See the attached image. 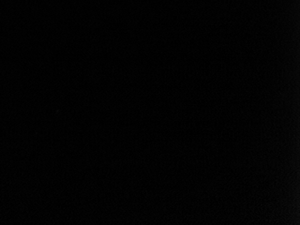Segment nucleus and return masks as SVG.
Here are the masks:
<instances>
[]
</instances>
